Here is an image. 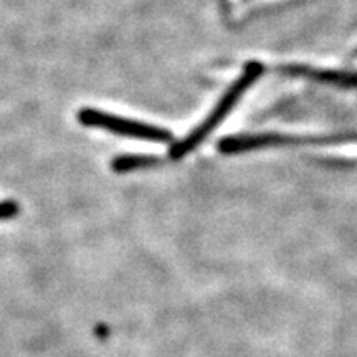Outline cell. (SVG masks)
I'll list each match as a JSON object with an SVG mask.
<instances>
[{
    "label": "cell",
    "instance_id": "3957f363",
    "mask_svg": "<svg viewBox=\"0 0 357 357\" xmlns=\"http://www.w3.org/2000/svg\"><path fill=\"white\" fill-rule=\"evenodd\" d=\"M344 137H305V136H281V134H252V136H230L218 142V151L223 154H238L245 151H255L261 147L283 146V144H329L342 141Z\"/></svg>",
    "mask_w": 357,
    "mask_h": 357
},
{
    "label": "cell",
    "instance_id": "277c9868",
    "mask_svg": "<svg viewBox=\"0 0 357 357\" xmlns=\"http://www.w3.org/2000/svg\"><path fill=\"white\" fill-rule=\"evenodd\" d=\"M284 73L296 75V77H306L316 82H323L328 84H336L341 88H356L357 86V73L347 70H314L310 66L303 65H288L281 68Z\"/></svg>",
    "mask_w": 357,
    "mask_h": 357
},
{
    "label": "cell",
    "instance_id": "7a4b0ae2",
    "mask_svg": "<svg viewBox=\"0 0 357 357\" xmlns=\"http://www.w3.org/2000/svg\"><path fill=\"white\" fill-rule=\"evenodd\" d=\"M78 121L89 128H101L106 131H111L119 136L136 137V139H146L154 142H171L172 134L167 129H160L151 124L129 121L126 118H119V116L102 113V111L84 108L78 113Z\"/></svg>",
    "mask_w": 357,
    "mask_h": 357
},
{
    "label": "cell",
    "instance_id": "8992f818",
    "mask_svg": "<svg viewBox=\"0 0 357 357\" xmlns=\"http://www.w3.org/2000/svg\"><path fill=\"white\" fill-rule=\"evenodd\" d=\"M19 213V205L15 202H0V220H7V218L15 217Z\"/></svg>",
    "mask_w": 357,
    "mask_h": 357
},
{
    "label": "cell",
    "instance_id": "6da1fadb",
    "mask_svg": "<svg viewBox=\"0 0 357 357\" xmlns=\"http://www.w3.org/2000/svg\"><path fill=\"white\" fill-rule=\"evenodd\" d=\"M263 70H265L263 68V65L257 63V61H253V63H248L245 66L242 77L235 79V83L231 84L229 91L222 96V100L218 101L215 109L207 116V119H205L199 128H195L194 131L185 137V139H182L181 142H177V144H174L171 147V151H169L171 159H182L184 155L192 153V151H194L195 147H197L200 142H202L205 137H207L208 134H211L213 129H215L218 124H220L223 119L230 114V111L234 109V106L238 102L240 98L243 96V93L261 77Z\"/></svg>",
    "mask_w": 357,
    "mask_h": 357
},
{
    "label": "cell",
    "instance_id": "5b68a950",
    "mask_svg": "<svg viewBox=\"0 0 357 357\" xmlns=\"http://www.w3.org/2000/svg\"><path fill=\"white\" fill-rule=\"evenodd\" d=\"M160 162L159 158L155 155H118L111 162V167L116 172H129V171H137V169H146V167H154Z\"/></svg>",
    "mask_w": 357,
    "mask_h": 357
}]
</instances>
